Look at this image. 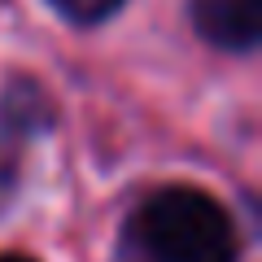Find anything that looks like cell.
<instances>
[{
    "mask_svg": "<svg viewBox=\"0 0 262 262\" xmlns=\"http://www.w3.org/2000/svg\"><path fill=\"white\" fill-rule=\"evenodd\" d=\"M131 241L149 262H232L236 227L201 188H162L136 210Z\"/></svg>",
    "mask_w": 262,
    "mask_h": 262,
    "instance_id": "1",
    "label": "cell"
},
{
    "mask_svg": "<svg viewBox=\"0 0 262 262\" xmlns=\"http://www.w3.org/2000/svg\"><path fill=\"white\" fill-rule=\"evenodd\" d=\"M192 22L214 48L249 53L262 35V0H192Z\"/></svg>",
    "mask_w": 262,
    "mask_h": 262,
    "instance_id": "2",
    "label": "cell"
},
{
    "mask_svg": "<svg viewBox=\"0 0 262 262\" xmlns=\"http://www.w3.org/2000/svg\"><path fill=\"white\" fill-rule=\"evenodd\" d=\"M70 22H105L110 13H118L127 0H53Z\"/></svg>",
    "mask_w": 262,
    "mask_h": 262,
    "instance_id": "3",
    "label": "cell"
},
{
    "mask_svg": "<svg viewBox=\"0 0 262 262\" xmlns=\"http://www.w3.org/2000/svg\"><path fill=\"white\" fill-rule=\"evenodd\" d=\"M9 188H13V170L5 166V162H0V201L9 196Z\"/></svg>",
    "mask_w": 262,
    "mask_h": 262,
    "instance_id": "4",
    "label": "cell"
},
{
    "mask_svg": "<svg viewBox=\"0 0 262 262\" xmlns=\"http://www.w3.org/2000/svg\"><path fill=\"white\" fill-rule=\"evenodd\" d=\"M0 262H35V258H27V253H0Z\"/></svg>",
    "mask_w": 262,
    "mask_h": 262,
    "instance_id": "5",
    "label": "cell"
}]
</instances>
